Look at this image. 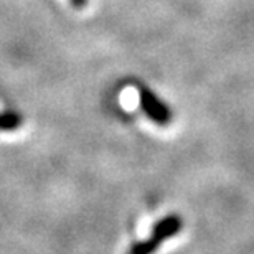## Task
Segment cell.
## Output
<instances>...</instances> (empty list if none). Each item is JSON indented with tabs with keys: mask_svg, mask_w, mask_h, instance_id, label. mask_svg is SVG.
<instances>
[{
	"mask_svg": "<svg viewBox=\"0 0 254 254\" xmlns=\"http://www.w3.org/2000/svg\"><path fill=\"white\" fill-rule=\"evenodd\" d=\"M139 103L144 114L157 126L167 127L174 119V113L169 108V104L165 101H162L149 88H139Z\"/></svg>",
	"mask_w": 254,
	"mask_h": 254,
	"instance_id": "obj_1",
	"label": "cell"
},
{
	"mask_svg": "<svg viewBox=\"0 0 254 254\" xmlns=\"http://www.w3.org/2000/svg\"><path fill=\"white\" fill-rule=\"evenodd\" d=\"M184 230V220H182L180 215L177 213H172V215H167L165 218H162L154 225L152 228V236L155 238L157 241L164 243L170 238L177 236L179 233Z\"/></svg>",
	"mask_w": 254,
	"mask_h": 254,
	"instance_id": "obj_2",
	"label": "cell"
},
{
	"mask_svg": "<svg viewBox=\"0 0 254 254\" xmlns=\"http://www.w3.org/2000/svg\"><path fill=\"white\" fill-rule=\"evenodd\" d=\"M23 124V118L15 111H3L0 113V130L2 132H12L20 129Z\"/></svg>",
	"mask_w": 254,
	"mask_h": 254,
	"instance_id": "obj_3",
	"label": "cell"
},
{
	"mask_svg": "<svg viewBox=\"0 0 254 254\" xmlns=\"http://www.w3.org/2000/svg\"><path fill=\"white\" fill-rule=\"evenodd\" d=\"M160 245H162L160 241H157L154 236H150V238H145V240L134 243V245L129 248L127 254H155L157 250L160 248Z\"/></svg>",
	"mask_w": 254,
	"mask_h": 254,
	"instance_id": "obj_4",
	"label": "cell"
},
{
	"mask_svg": "<svg viewBox=\"0 0 254 254\" xmlns=\"http://www.w3.org/2000/svg\"><path fill=\"white\" fill-rule=\"evenodd\" d=\"M69 2H71V5H73L74 8H78V10L84 8L86 5H88V0H69Z\"/></svg>",
	"mask_w": 254,
	"mask_h": 254,
	"instance_id": "obj_5",
	"label": "cell"
}]
</instances>
